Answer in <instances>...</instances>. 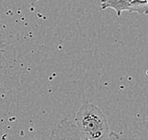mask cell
Masks as SVG:
<instances>
[{"label":"cell","mask_w":148,"mask_h":140,"mask_svg":"<svg viewBox=\"0 0 148 140\" xmlns=\"http://www.w3.org/2000/svg\"><path fill=\"white\" fill-rule=\"evenodd\" d=\"M74 123L88 140H109L107 119L102 110L92 103L86 101L81 106Z\"/></svg>","instance_id":"cell-1"},{"label":"cell","mask_w":148,"mask_h":140,"mask_svg":"<svg viewBox=\"0 0 148 140\" xmlns=\"http://www.w3.org/2000/svg\"><path fill=\"white\" fill-rule=\"evenodd\" d=\"M49 140H88L69 119H63L51 132Z\"/></svg>","instance_id":"cell-2"},{"label":"cell","mask_w":148,"mask_h":140,"mask_svg":"<svg viewBox=\"0 0 148 140\" xmlns=\"http://www.w3.org/2000/svg\"><path fill=\"white\" fill-rule=\"evenodd\" d=\"M133 0H101V9H112L116 12V15H122L123 12H128Z\"/></svg>","instance_id":"cell-3"},{"label":"cell","mask_w":148,"mask_h":140,"mask_svg":"<svg viewBox=\"0 0 148 140\" xmlns=\"http://www.w3.org/2000/svg\"><path fill=\"white\" fill-rule=\"evenodd\" d=\"M147 0H133L129 7L128 12H137L139 14H146L147 13Z\"/></svg>","instance_id":"cell-4"},{"label":"cell","mask_w":148,"mask_h":140,"mask_svg":"<svg viewBox=\"0 0 148 140\" xmlns=\"http://www.w3.org/2000/svg\"><path fill=\"white\" fill-rule=\"evenodd\" d=\"M4 51H5V44L0 41V64H1V62H2V59H3L2 56Z\"/></svg>","instance_id":"cell-5"},{"label":"cell","mask_w":148,"mask_h":140,"mask_svg":"<svg viewBox=\"0 0 148 140\" xmlns=\"http://www.w3.org/2000/svg\"><path fill=\"white\" fill-rule=\"evenodd\" d=\"M109 140H119V136L114 132H110V135H109Z\"/></svg>","instance_id":"cell-6"}]
</instances>
